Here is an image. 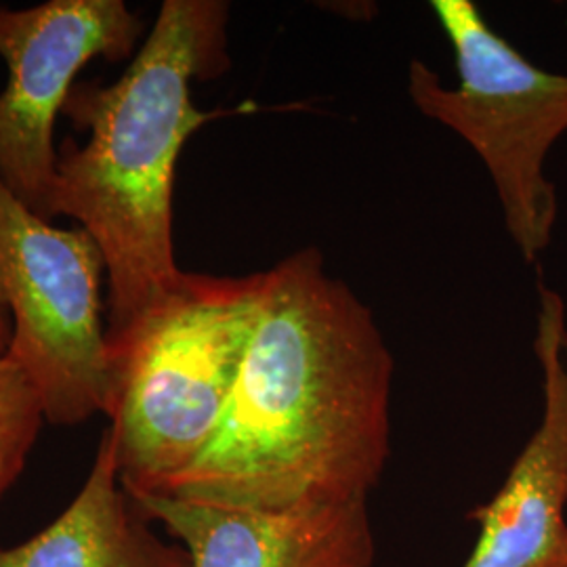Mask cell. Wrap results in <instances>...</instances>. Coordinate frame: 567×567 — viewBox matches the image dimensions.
Returning <instances> with one entry per match:
<instances>
[{
	"instance_id": "4",
	"label": "cell",
	"mask_w": 567,
	"mask_h": 567,
	"mask_svg": "<svg viewBox=\"0 0 567 567\" xmlns=\"http://www.w3.org/2000/svg\"><path fill=\"white\" fill-rule=\"evenodd\" d=\"M431 7L452 44L458 84L446 86L425 61L412 60L408 95L486 164L508 236L522 259L534 264L557 224V189L545 163L567 133V74L534 65L471 0H433Z\"/></svg>"
},
{
	"instance_id": "8",
	"label": "cell",
	"mask_w": 567,
	"mask_h": 567,
	"mask_svg": "<svg viewBox=\"0 0 567 567\" xmlns=\"http://www.w3.org/2000/svg\"><path fill=\"white\" fill-rule=\"evenodd\" d=\"M182 543L189 567H374L368 505L246 513L166 496H133Z\"/></svg>"
},
{
	"instance_id": "3",
	"label": "cell",
	"mask_w": 567,
	"mask_h": 567,
	"mask_svg": "<svg viewBox=\"0 0 567 567\" xmlns=\"http://www.w3.org/2000/svg\"><path fill=\"white\" fill-rule=\"evenodd\" d=\"M265 271H183L142 318L105 339L110 442L121 484L154 496L210 444L261 316Z\"/></svg>"
},
{
	"instance_id": "5",
	"label": "cell",
	"mask_w": 567,
	"mask_h": 567,
	"mask_svg": "<svg viewBox=\"0 0 567 567\" xmlns=\"http://www.w3.org/2000/svg\"><path fill=\"white\" fill-rule=\"evenodd\" d=\"M102 248L84 229H61L0 182V307L13 318L9 355L41 393L44 419L81 425L110 395Z\"/></svg>"
},
{
	"instance_id": "10",
	"label": "cell",
	"mask_w": 567,
	"mask_h": 567,
	"mask_svg": "<svg viewBox=\"0 0 567 567\" xmlns=\"http://www.w3.org/2000/svg\"><path fill=\"white\" fill-rule=\"evenodd\" d=\"M11 316L0 307V501L20 480L44 419L41 393L11 355Z\"/></svg>"
},
{
	"instance_id": "2",
	"label": "cell",
	"mask_w": 567,
	"mask_h": 567,
	"mask_svg": "<svg viewBox=\"0 0 567 567\" xmlns=\"http://www.w3.org/2000/svg\"><path fill=\"white\" fill-rule=\"evenodd\" d=\"M229 2L164 0L142 49L114 84H74L65 105L86 142L58 150L53 219L72 217L107 267L105 339L135 324L182 278L173 246L175 168L187 140L219 112L192 84L224 76Z\"/></svg>"
},
{
	"instance_id": "1",
	"label": "cell",
	"mask_w": 567,
	"mask_h": 567,
	"mask_svg": "<svg viewBox=\"0 0 567 567\" xmlns=\"http://www.w3.org/2000/svg\"><path fill=\"white\" fill-rule=\"evenodd\" d=\"M393 355L372 309L303 248L261 316L210 444L161 494L246 513L368 505L391 456Z\"/></svg>"
},
{
	"instance_id": "7",
	"label": "cell",
	"mask_w": 567,
	"mask_h": 567,
	"mask_svg": "<svg viewBox=\"0 0 567 567\" xmlns=\"http://www.w3.org/2000/svg\"><path fill=\"white\" fill-rule=\"evenodd\" d=\"M534 353L543 370V419L494 498L473 508L477 543L463 567H567V316L538 284Z\"/></svg>"
},
{
	"instance_id": "6",
	"label": "cell",
	"mask_w": 567,
	"mask_h": 567,
	"mask_svg": "<svg viewBox=\"0 0 567 567\" xmlns=\"http://www.w3.org/2000/svg\"><path fill=\"white\" fill-rule=\"evenodd\" d=\"M143 30L124 0L0 4V60L9 70L0 93V182L42 219H53V131L74 79L91 60H128Z\"/></svg>"
},
{
	"instance_id": "9",
	"label": "cell",
	"mask_w": 567,
	"mask_h": 567,
	"mask_svg": "<svg viewBox=\"0 0 567 567\" xmlns=\"http://www.w3.org/2000/svg\"><path fill=\"white\" fill-rule=\"evenodd\" d=\"M0 567H189L182 543H166L124 489L110 435L76 498L60 517L16 547H0Z\"/></svg>"
}]
</instances>
